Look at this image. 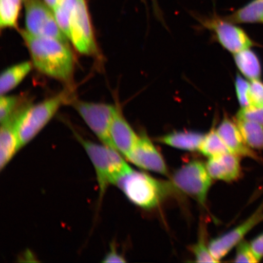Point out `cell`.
<instances>
[{"instance_id":"obj_29","label":"cell","mask_w":263,"mask_h":263,"mask_svg":"<svg viewBox=\"0 0 263 263\" xmlns=\"http://www.w3.org/2000/svg\"><path fill=\"white\" fill-rule=\"evenodd\" d=\"M236 118L254 121L263 125V107L248 106L241 108Z\"/></svg>"},{"instance_id":"obj_34","label":"cell","mask_w":263,"mask_h":263,"mask_svg":"<svg viewBox=\"0 0 263 263\" xmlns=\"http://www.w3.org/2000/svg\"></svg>"},{"instance_id":"obj_6","label":"cell","mask_w":263,"mask_h":263,"mask_svg":"<svg viewBox=\"0 0 263 263\" xmlns=\"http://www.w3.org/2000/svg\"><path fill=\"white\" fill-rule=\"evenodd\" d=\"M26 31L39 37H51L68 44V37L62 32L53 11L41 0H26Z\"/></svg>"},{"instance_id":"obj_8","label":"cell","mask_w":263,"mask_h":263,"mask_svg":"<svg viewBox=\"0 0 263 263\" xmlns=\"http://www.w3.org/2000/svg\"><path fill=\"white\" fill-rule=\"evenodd\" d=\"M69 40L81 54L93 55L97 52L96 42L85 0H77L72 12Z\"/></svg>"},{"instance_id":"obj_2","label":"cell","mask_w":263,"mask_h":263,"mask_svg":"<svg viewBox=\"0 0 263 263\" xmlns=\"http://www.w3.org/2000/svg\"><path fill=\"white\" fill-rule=\"evenodd\" d=\"M70 98V92L64 90L37 104L23 105L15 121L21 149L37 136Z\"/></svg>"},{"instance_id":"obj_12","label":"cell","mask_w":263,"mask_h":263,"mask_svg":"<svg viewBox=\"0 0 263 263\" xmlns=\"http://www.w3.org/2000/svg\"><path fill=\"white\" fill-rule=\"evenodd\" d=\"M240 157L232 153L209 158L206 166L213 179L231 182L241 176Z\"/></svg>"},{"instance_id":"obj_19","label":"cell","mask_w":263,"mask_h":263,"mask_svg":"<svg viewBox=\"0 0 263 263\" xmlns=\"http://www.w3.org/2000/svg\"><path fill=\"white\" fill-rule=\"evenodd\" d=\"M235 122L248 146L252 149L263 151V125L237 118Z\"/></svg>"},{"instance_id":"obj_15","label":"cell","mask_w":263,"mask_h":263,"mask_svg":"<svg viewBox=\"0 0 263 263\" xmlns=\"http://www.w3.org/2000/svg\"><path fill=\"white\" fill-rule=\"evenodd\" d=\"M20 108L6 122L1 124L0 131V169L8 165L15 154L21 149L15 128V121Z\"/></svg>"},{"instance_id":"obj_17","label":"cell","mask_w":263,"mask_h":263,"mask_svg":"<svg viewBox=\"0 0 263 263\" xmlns=\"http://www.w3.org/2000/svg\"><path fill=\"white\" fill-rule=\"evenodd\" d=\"M31 62H24L12 66L3 72L0 77V94L5 95L14 89L30 73L32 68Z\"/></svg>"},{"instance_id":"obj_23","label":"cell","mask_w":263,"mask_h":263,"mask_svg":"<svg viewBox=\"0 0 263 263\" xmlns=\"http://www.w3.org/2000/svg\"><path fill=\"white\" fill-rule=\"evenodd\" d=\"M76 2L77 0H61L53 10L58 25L68 39L70 34L71 16Z\"/></svg>"},{"instance_id":"obj_30","label":"cell","mask_w":263,"mask_h":263,"mask_svg":"<svg viewBox=\"0 0 263 263\" xmlns=\"http://www.w3.org/2000/svg\"><path fill=\"white\" fill-rule=\"evenodd\" d=\"M251 248L259 261L263 258V233L250 242Z\"/></svg>"},{"instance_id":"obj_28","label":"cell","mask_w":263,"mask_h":263,"mask_svg":"<svg viewBox=\"0 0 263 263\" xmlns=\"http://www.w3.org/2000/svg\"><path fill=\"white\" fill-rule=\"evenodd\" d=\"M250 106L263 107V82L260 80L250 82Z\"/></svg>"},{"instance_id":"obj_10","label":"cell","mask_w":263,"mask_h":263,"mask_svg":"<svg viewBox=\"0 0 263 263\" xmlns=\"http://www.w3.org/2000/svg\"><path fill=\"white\" fill-rule=\"evenodd\" d=\"M262 221L263 204H261L241 224L210 242V251L214 258L218 262L221 261L235 247L243 241L249 232Z\"/></svg>"},{"instance_id":"obj_16","label":"cell","mask_w":263,"mask_h":263,"mask_svg":"<svg viewBox=\"0 0 263 263\" xmlns=\"http://www.w3.org/2000/svg\"><path fill=\"white\" fill-rule=\"evenodd\" d=\"M205 135L195 131H176L158 138V142L176 149L196 152L199 151Z\"/></svg>"},{"instance_id":"obj_22","label":"cell","mask_w":263,"mask_h":263,"mask_svg":"<svg viewBox=\"0 0 263 263\" xmlns=\"http://www.w3.org/2000/svg\"><path fill=\"white\" fill-rule=\"evenodd\" d=\"M22 0H0V25L2 28H15Z\"/></svg>"},{"instance_id":"obj_27","label":"cell","mask_w":263,"mask_h":263,"mask_svg":"<svg viewBox=\"0 0 263 263\" xmlns=\"http://www.w3.org/2000/svg\"><path fill=\"white\" fill-rule=\"evenodd\" d=\"M250 82L241 76L238 75L235 79L236 96L241 108L250 106L249 101Z\"/></svg>"},{"instance_id":"obj_24","label":"cell","mask_w":263,"mask_h":263,"mask_svg":"<svg viewBox=\"0 0 263 263\" xmlns=\"http://www.w3.org/2000/svg\"><path fill=\"white\" fill-rule=\"evenodd\" d=\"M21 98L3 95L0 98V122H6L21 106Z\"/></svg>"},{"instance_id":"obj_11","label":"cell","mask_w":263,"mask_h":263,"mask_svg":"<svg viewBox=\"0 0 263 263\" xmlns=\"http://www.w3.org/2000/svg\"><path fill=\"white\" fill-rule=\"evenodd\" d=\"M126 159L143 170L167 176L168 170L162 154L146 135L139 137Z\"/></svg>"},{"instance_id":"obj_13","label":"cell","mask_w":263,"mask_h":263,"mask_svg":"<svg viewBox=\"0 0 263 263\" xmlns=\"http://www.w3.org/2000/svg\"><path fill=\"white\" fill-rule=\"evenodd\" d=\"M110 137L115 149L126 158L139 139V136L135 133L118 108L110 124Z\"/></svg>"},{"instance_id":"obj_26","label":"cell","mask_w":263,"mask_h":263,"mask_svg":"<svg viewBox=\"0 0 263 263\" xmlns=\"http://www.w3.org/2000/svg\"><path fill=\"white\" fill-rule=\"evenodd\" d=\"M259 261L250 243L244 241L239 243L236 249L234 262L255 263Z\"/></svg>"},{"instance_id":"obj_21","label":"cell","mask_w":263,"mask_h":263,"mask_svg":"<svg viewBox=\"0 0 263 263\" xmlns=\"http://www.w3.org/2000/svg\"><path fill=\"white\" fill-rule=\"evenodd\" d=\"M199 152L209 158L231 153L215 129L205 135Z\"/></svg>"},{"instance_id":"obj_4","label":"cell","mask_w":263,"mask_h":263,"mask_svg":"<svg viewBox=\"0 0 263 263\" xmlns=\"http://www.w3.org/2000/svg\"><path fill=\"white\" fill-rule=\"evenodd\" d=\"M76 137L93 164L102 198L108 186L116 185L120 177L130 172L133 168L124 160V156L114 148L91 142L82 139L78 134Z\"/></svg>"},{"instance_id":"obj_3","label":"cell","mask_w":263,"mask_h":263,"mask_svg":"<svg viewBox=\"0 0 263 263\" xmlns=\"http://www.w3.org/2000/svg\"><path fill=\"white\" fill-rule=\"evenodd\" d=\"M116 185L129 201L140 208H156L170 195L172 183L162 182L145 173L132 170L120 177Z\"/></svg>"},{"instance_id":"obj_18","label":"cell","mask_w":263,"mask_h":263,"mask_svg":"<svg viewBox=\"0 0 263 263\" xmlns=\"http://www.w3.org/2000/svg\"><path fill=\"white\" fill-rule=\"evenodd\" d=\"M234 59L239 70L247 80L251 81L260 80L261 65L257 55L248 48L234 54Z\"/></svg>"},{"instance_id":"obj_5","label":"cell","mask_w":263,"mask_h":263,"mask_svg":"<svg viewBox=\"0 0 263 263\" xmlns=\"http://www.w3.org/2000/svg\"><path fill=\"white\" fill-rule=\"evenodd\" d=\"M212 180L206 164L198 160L184 164L172 177L174 188L192 197L202 205L205 204Z\"/></svg>"},{"instance_id":"obj_32","label":"cell","mask_w":263,"mask_h":263,"mask_svg":"<svg viewBox=\"0 0 263 263\" xmlns=\"http://www.w3.org/2000/svg\"><path fill=\"white\" fill-rule=\"evenodd\" d=\"M60 1L61 0H44L46 4H47L49 7L52 10V11H53L54 9L57 7V6Z\"/></svg>"},{"instance_id":"obj_20","label":"cell","mask_w":263,"mask_h":263,"mask_svg":"<svg viewBox=\"0 0 263 263\" xmlns=\"http://www.w3.org/2000/svg\"><path fill=\"white\" fill-rule=\"evenodd\" d=\"M234 24H256L263 21V0H252L228 17Z\"/></svg>"},{"instance_id":"obj_14","label":"cell","mask_w":263,"mask_h":263,"mask_svg":"<svg viewBox=\"0 0 263 263\" xmlns=\"http://www.w3.org/2000/svg\"><path fill=\"white\" fill-rule=\"evenodd\" d=\"M216 131L230 152L240 157H248L256 161L259 160L258 156L254 149L246 143L236 122L228 118H224Z\"/></svg>"},{"instance_id":"obj_9","label":"cell","mask_w":263,"mask_h":263,"mask_svg":"<svg viewBox=\"0 0 263 263\" xmlns=\"http://www.w3.org/2000/svg\"><path fill=\"white\" fill-rule=\"evenodd\" d=\"M203 25L213 31L219 44L233 54L251 48L254 45V42L245 31L229 20L214 16L203 21Z\"/></svg>"},{"instance_id":"obj_25","label":"cell","mask_w":263,"mask_h":263,"mask_svg":"<svg viewBox=\"0 0 263 263\" xmlns=\"http://www.w3.org/2000/svg\"><path fill=\"white\" fill-rule=\"evenodd\" d=\"M191 251L195 256V261L197 262H218L214 258L210 251L209 245H206L205 240L203 238H200L199 241L191 248Z\"/></svg>"},{"instance_id":"obj_33","label":"cell","mask_w":263,"mask_h":263,"mask_svg":"<svg viewBox=\"0 0 263 263\" xmlns=\"http://www.w3.org/2000/svg\"><path fill=\"white\" fill-rule=\"evenodd\" d=\"M262 24H263V21H262Z\"/></svg>"},{"instance_id":"obj_1","label":"cell","mask_w":263,"mask_h":263,"mask_svg":"<svg viewBox=\"0 0 263 263\" xmlns=\"http://www.w3.org/2000/svg\"><path fill=\"white\" fill-rule=\"evenodd\" d=\"M21 34L30 53L32 65L39 72L61 81L71 80L74 59L67 43L32 35L26 30H22Z\"/></svg>"},{"instance_id":"obj_7","label":"cell","mask_w":263,"mask_h":263,"mask_svg":"<svg viewBox=\"0 0 263 263\" xmlns=\"http://www.w3.org/2000/svg\"><path fill=\"white\" fill-rule=\"evenodd\" d=\"M72 103L85 123L102 143L115 149L110 139V127L117 107L110 104L78 100L73 101Z\"/></svg>"},{"instance_id":"obj_31","label":"cell","mask_w":263,"mask_h":263,"mask_svg":"<svg viewBox=\"0 0 263 263\" xmlns=\"http://www.w3.org/2000/svg\"><path fill=\"white\" fill-rule=\"evenodd\" d=\"M102 262H126L123 256L119 254L114 245L111 246L109 252L107 253Z\"/></svg>"}]
</instances>
